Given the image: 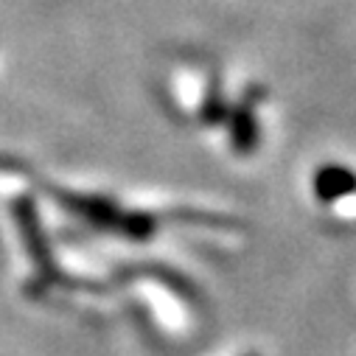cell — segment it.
Wrapping results in <instances>:
<instances>
[{"instance_id": "6da1fadb", "label": "cell", "mask_w": 356, "mask_h": 356, "mask_svg": "<svg viewBox=\"0 0 356 356\" xmlns=\"http://www.w3.org/2000/svg\"><path fill=\"white\" fill-rule=\"evenodd\" d=\"M356 191V177L345 168H325L317 177V194L323 202H337L342 194Z\"/></svg>"}, {"instance_id": "7a4b0ae2", "label": "cell", "mask_w": 356, "mask_h": 356, "mask_svg": "<svg viewBox=\"0 0 356 356\" xmlns=\"http://www.w3.org/2000/svg\"><path fill=\"white\" fill-rule=\"evenodd\" d=\"M247 356H255V353H247Z\"/></svg>"}]
</instances>
